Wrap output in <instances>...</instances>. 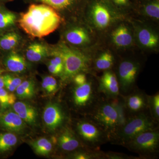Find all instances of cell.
I'll use <instances>...</instances> for the list:
<instances>
[{"label": "cell", "instance_id": "cell-1", "mask_svg": "<svg viewBox=\"0 0 159 159\" xmlns=\"http://www.w3.org/2000/svg\"><path fill=\"white\" fill-rule=\"evenodd\" d=\"M20 27L33 37H45L55 31L61 23V17L55 9L45 4H32L21 14Z\"/></svg>", "mask_w": 159, "mask_h": 159}, {"label": "cell", "instance_id": "cell-2", "mask_svg": "<svg viewBox=\"0 0 159 159\" xmlns=\"http://www.w3.org/2000/svg\"><path fill=\"white\" fill-rule=\"evenodd\" d=\"M157 129L159 123L152 119L148 109L129 117L125 125L111 138L109 142L123 146L139 134Z\"/></svg>", "mask_w": 159, "mask_h": 159}, {"label": "cell", "instance_id": "cell-3", "mask_svg": "<svg viewBox=\"0 0 159 159\" xmlns=\"http://www.w3.org/2000/svg\"><path fill=\"white\" fill-rule=\"evenodd\" d=\"M52 54L60 56L62 60L63 70L60 76L64 82H68L76 74L85 73L90 69L91 62L90 57L62 43L58 45Z\"/></svg>", "mask_w": 159, "mask_h": 159}, {"label": "cell", "instance_id": "cell-4", "mask_svg": "<svg viewBox=\"0 0 159 159\" xmlns=\"http://www.w3.org/2000/svg\"><path fill=\"white\" fill-rule=\"evenodd\" d=\"M71 90V103L84 116L91 113L103 96L99 93L98 82L91 78H88L82 84L74 83V87Z\"/></svg>", "mask_w": 159, "mask_h": 159}, {"label": "cell", "instance_id": "cell-5", "mask_svg": "<svg viewBox=\"0 0 159 159\" xmlns=\"http://www.w3.org/2000/svg\"><path fill=\"white\" fill-rule=\"evenodd\" d=\"M72 129L83 145L91 150H100L101 145L109 142L107 134L88 117L77 121Z\"/></svg>", "mask_w": 159, "mask_h": 159}, {"label": "cell", "instance_id": "cell-6", "mask_svg": "<svg viewBox=\"0 0 159 159\" xmlns=\"http://www.w3.org/2000/svg\"><path fill=\"white\" fill-rule=\"evenodd\" d=\"M107 134L110 140L119 128L116 111L109 99H102L91 113L87 116Z\"/></svg>", "mask_w": 159, "mask_h": 159}, {"label": "cell", "instance_id": "cell-7", "mask_svg": "<svg viewBox=\"0 0 159 159\" xmlns=\"http://www.w3.org/2000/svg\"><path fill=\"white\" fill-rule=\"evenodd\" d=\"M123 146L138 153L140 159L157 158L159 151V129L139 134Z\"/></svg>", "mask_w": 159, "mask_h": 159}, {"label": "cell", "instance_id": "cell-8", "mask_svg": "<svg viewBox=\"0 0 159 159\" xmlns=\"http://www.w3.org/2000/svg\"><path fill=\"white\" fill-rule=\"evenodd\" d=\"M141 70L140 63L126 59L120 62L117 68L120 95L125 96L136 89V79Z\"/></svg>", "mask_w": 159, "mask_h": 159}, {"label": "cell", "instance_id": "cell-9", "mask_svg": "<svg viewBox=\"0 0 159 159\" xmlns=\"http://www.w3.org/2000/svg\"><path fill=\"white\" fill-rule=\"evenodd\" d=\"M43 118L47 128L50 130L55 131L64 125L67 116L60 104L51 102L45 107Z\"/></svg>", "mask_w": 159, "mask_h": 159}, {"label": "cell", "instance_id": "cell-10", "mask_svg": "<svg viewBox=\"0 0 159 159\" xmlns=\"http://www.w3.org/2000/svg\"><path fill=\"white\" fill-rule=\"evenodd\" d=\"M88 4L95 25L100 29L107 27L111 18L110 4L106 0H90Z\"/></svg>", "mask_w": 159, "mask_h": 159}, {"label": "cell", "instance_id": "cell-11", "mask_svg": "<svg viewBox=\"0 0 159 159\" xmlns=\"http://www.w3.org/2000/svg\"><path fill=\"white\" fill-rule=\"evenodd\" d=\"M147 95L144 91L137 89L128 95L123 96L129 116L148 110Z\"/></svg>", "mask_w": 159, "mask_h": 159}, {"label": "cell", "instance_id": "cell-12", "mask_svg": "<svg viewBox=\"0 0 159 159\" xmlns=\"http://www.w3.org/2000/svg\"><path fill=\"white\" fill-rule=\"evenodd\" d=\"M98 84L99 93L105 98L114 99L120 95L118 78L116 74L111 70L103 72Z\"/></svg>", "mask_w": 159, "mask_h": 159}, {"label": "cell", "instance_id": "cell-13", "mask_svg": "<svg viewBox=\"0 0 159 159\" xmlns=\"http://www.w3.org/2000/svg\"><path fill=\"white\" fill-rule=\"evenodd\" d=\"M0 127L10 132L22 134L26 128V123L11 109L0 111Z\"/></svg>", "mask_w": 159, "mask_h": 159}, {"label": "cell", "instance_id": "cell-14", "mask_svg": "<svg viewBox=\"0 0 159 159\" xmlns=\"http://www.w3.org/2000/svg\"><path fill=\"white\" fill-rule=\"evenodd\" d=\"M57 142L60 149L65 152H73L80 148H86L72 129L67 126L64 127L61 131Z\"/></svg>", "mask_w": 159, "mask_h": 159}, {"label": "cell", "instance_id": "cell-15", "mask_svg": "<svg viewBox=\"0 0 159 159\" xmlns=\"http://www.w3.org/2000/svg\"><path fill=\"white\" fill-rule=\"evenodd\" d=\"M12 109L26 123L33 125L36 123L37 110L31 104L23 101H18L12 106Z\"/></svg>", "mask_w": 159, "mask_h": 159}, {"label": "cell", "instance_id": "cell-16", "mask_svg": "<svg viewBox=\"0 0 159 159\" xmlns=\"http://www.w3.org/2000/svg\"><path fill=\"white\" fill-rule=\"evenodd\" d=\"M4 63L7 70L13 73H22L27 69L25 58L14 51L10 52L6 56Z\"/></svg>", "mask_w": 159, "mask_h": 159}, {"label": "cell", "instance_id": "cell-17", "mask_svg": "<svg viewBox=\"0 0 159 159\" xmlns=\"http://www.w3.org/2000/svg\"><path fill=\"white\" fill-rule=\"evenodd\" d=\"M112 39L114 43L119 47H127L131 45L132 35L128 28L121 25L114 30L112 34Z\"/></svg>", "mask_w": 159, "mask_h": 159}, {"label": "cell", "instance_id": "cell-18", "mask_svg": "<svg viewBox=\"0 0 159 159\" xmlns=\"http://www.w3.org/2000/svg\"><path fill=\"white\" fill-rule=\"evenodd\" d=\"M48 48L39 43L31 44L26 50L27 59L32 62H38L48 55Z\"/></svg>", "mask_w": 159, "mask_h": 159}, {"label": "cell", "instance_id": "cell-19", "mask_svg": "<svg viewBox=\"0 0 159 159\" xmlns=\"http://www.w3.org/2000/svg\"><path fill=\"white\" fill-rule=\"evenodd\" d=\"M67 41L72 44L80 45L89 43V37L85 29L81 28H75L67 32L66 34Z\"/></svg>", "mask_w": 159, "mask_h": 159}, {"label": "cell", "instance_id": "cell-20", "mask_svg": "<svg viewBox=\"0 0 159 159\" xmlns=\"http://www.w3.org/2000/svg\"><path fill=\"white\" fill-rule=\"evenodd\" d=\"M109 99L116 111L119 129L125 125L130 117L125 107L124 98L123 96L120 95L116 98Z\"/></svg>", "mask_w": 159, "mask_h": 159}, {"label": "cell", "instance_id": "cell-21", "mask_svg": "<svg viewBox=\"0 0 159 159\" xmlns=\"http://www.w3.org/2000/svg\"><path fill=\"white\" fill-rule=\"evenodd\" d=\"M138 38L141 45L147 48H153L159 43L157 35L147 28H142L139 30Z\"/></svg>", "mask_w": 159, "mask_h": 159}, {"label": "cell", "instance_id": "cell-22", "mask_svg": "<svg viewBox=\"0 0 159 159\" xmlns=\"http://www.w3.org/2000/svg\"><path fill=\"white\" fill-rule=\"evenodd\" d=\"M57 10H66L80 4H88L90 0H37Z\"/></svg>", "mask_w": 159, "mask_h": 159}, {"label": "cell", "instance_id": "cell-23", "mask_svg": "<svg viewBox=\"0 0 159 159\" xmlns=\"http://www.w3.org/2000/svg\"><path fill=\"white\" fill-rule=\"evenodd\" d=\"M16 96L20 99H31L35 94V83L32 80L22 81L17 87Z\"/></svg>", "mask_w": 159, "mask_h": 159}, {"label": "cell", "instance_id": "cell-24", "mask_svg": "<svg viewBox=\"0 0 159 159\" xmlns=\"http://www.w3.org/2000/svg\"><path fill=\"white\" fill-rule=\"evenodd\" d=\"M35 152L39 155L47 156L52 151L53 145L48 139L40 138L31 143Z\"/></svg>", "mask_w": 159, "mask_h": 159}, {"label": "cell", "instance_id": "cell-25", "mask_svg": "<svg viewBox=\"0 0 159 159\" xmlns=\"http://www.w3.org/2000/svg\"><path fill=\"white\" fill-rule=\"evenodd\" d=\"M18 139L12 132L0 133V153L10 150L17 144Z\"/></svg>", "mask_w": 159, "mask_h": 159}, {"label": "cell", "instance_id": "cell-26", "mask_svg": "<svg viewBox=\"0 0 159 159\" xmlns=\"http://www.w3.org/2000/svg\"><path fill=\"white\" fill-rule=\"evenodd\" d=\"M114 58L111 53L105 52L99 55L96 59L95 66L98 70L106 71L110 70L113 66Z\"/></svg>", "mask_w": 159, "mask_h": 159}, {"label": "cell", "instance_id": "cell-27", "mask_svg": "<svg viewBox=\"0 0 159 159\" xmlns=\"http://www.w3.org/2000/svg\"><path fill=\"white\" fill-rule=\"evenodd\" d=\"M20 37L15 32H9L0 36V48L5 51L13 49L18 43Z\"/></svg>", "mask_w": 159, "mask_h": 159}, {"label": "cell", "instance_id": "cell-28", "mask_svg": "<svg viewBox=\"0 0 159 159\" xmlns=\"http://www.w3.org/2000/svg\"><path fill=\"white\" fill-rule=\"evenodd\" d=\"M16 96L12 92L6 90L4 88H0L1 111H4L12 106L16 102Z\"/></svg>", "mask_w": 159, "mask_h": 159}, {"label": "cell", "instance_id": "cell-29", "mask_svg": "<svg viewBox=\"0 0 159 159\" xmlns=\"http://www.w3.org/2000/svg\"><path fill=\"white\" fill-rule=\"evenodd\" d=\"M142 9L145 14L149 17L159 19V0H145L142 4Z\"/></svg>", "mask_w": 159, "mask_h": 159}, {"label": "cell", "instance_id": "cell-30", "mask_svg": "<svg viewBox=\"0 0 159 159\" xmlns=\"http://www.w3.org/2000/svg\"><path fill=\"white\" fill-rule=\"evenodd\" d=\"M148 109L152 119L156 122H159V93L147 95Z\"/></svg>", "mask_w": 159, "mask_h": 159}, {"label": "cell", "instance_id": "cell-31", "mask_svg": "<svg viewBox=\"0 0 159 159\" xmlns=\"http://www.w3.org/2000/svg\"><path fill=\"white\" fill-rule=\"evenodd\" d=\"M16 16L10 11L0 10V30L6 29L14 25Z\"/></svg>", "mask_w": 159, "mask_h": 159}, {"label": "cell", "instance_id": "cell-32", "mask_svg": "<svg viewBox=\"0 0 159 159\" xmlns=\"http://www.w3.org/2000/svg\"><path fill=\"white\" fill-rule=\"evenodd\" d=\"M4 87L9 92L16 91L17 87L22 82L20 77H15L10 74H6L3 75Z\"/></svg>", "mask_w": 159, "mask_h": 159}, {"label": "cell", "instance_id": "cell-33", "mask_svg": "<svg viewBox=\"0 0 159 159\" xmlns=\"http://www.w3.org/2000/svg\"><path fill=\"white\" fill-rule=\"evenodd\" d=\"M42 87L48 94H54L57 92L58 85L56 79L52 76H46L43 79Z\"/></svg>", "mask_w": 159, "mask_h": 159}, {"label": "cell", "instance_id": "cell-34", "mask_svg": "<svg viewBox=\"0 0 159 159\" xmlns=\"http://www.w3.org/2000/svg\"><path fill=\"white\" fill-rule=\"evenodd\" d=\"M134 157H131L125 154L115 152H104L103 159H136Z\"/></svg>", "mask_w": 159, "mask_h": 159}, {"label": "cell", "instance_id": "cell-35", "mask_svg": "<svg viewBox=\"0 0 159 159\" xmlns=\"http://www.w3.org/2000/svg\"><path fill=\"white\" fill-rule=\"evenodd\" d=\"M110 4L119 7H126L130 6L129 0H106Z\"/></svg>", "mask_w": 159, "mask_h": 159}, {"label": "cell", "instance_id": "cell-36", "mask_svg": "<svg viewBox=\"0 0 159 159\" xmlns=\"http://www.w3.org/2000/svg\"><path fill=\"white\" fill-rule=\"evenodd\" d=\"M54 58L50 61V64L55 66L63 70V62L61 57L57 55H54Z\"/></svg>", "mask_w": 159, "mask_h": 159}, {"label": "cell", "instance_id": "cell-37", "mask_svg": "<svg viewBox=\"0 0 159 159\" xmlns=\"http://www.w3.org/2000/svg\"><path fill=\"white\" fill-rule=\"evenodd\" d=\"M48 70L51 74L54 75H58L60 76H61L63 72L62 69L59 68L50 64H49L48 65Z\"/></svg>", "mask_w": 159, "mask_h": 159}, {"label": "cell", "instance_id": "cell-38", "mask_svg": "<svg viewBox=\"0 0 159 159\" xmlns=\"http://www.w3.org/2000/svg\"><path fill=\"white\" fill-rule=\"evenodd\" d=\"M2 71L0 68V88L4 87V81H3V75H2Z\"/></svg>", "mask_w": 159, "mask_h": 159}, {"label": "cell", "instance_id": "cell-39", "mask_svg": "<svg viewBox=\"0 0 159 159\" xmlns=\"http://www.w3.org/2000/svg\"><path fill=\"white\" fill-rule=\"evenodd\" d=\"M0 106H1V103H0Z\"/></svg>", "mask_w": 159, "mask_h": 159}]
</instances>
